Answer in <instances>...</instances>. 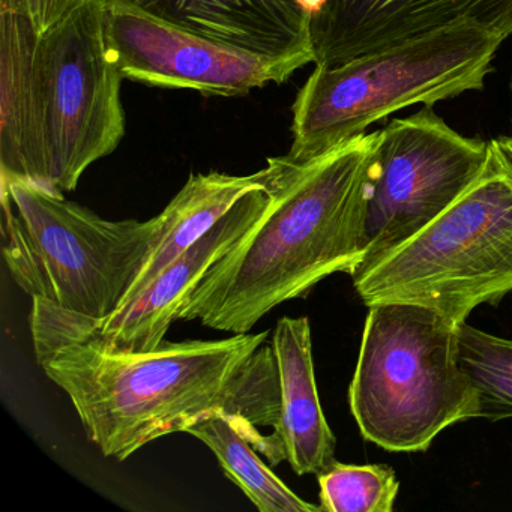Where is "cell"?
Instances as JSON below:
<instances>
[{
  "label": "cell",
  "mask_w": 512,
  "mask_h": 512,
  "mask_svg": "<svg viewBox=\"0 0 512 512\" xmlns=\"http://www.w3.org/2000/svg\"><path fill=\"white\" fill-rule=\"evenodd\" d=\"M38 365L70 397L104 457L127 460L160 437L187 433L215 413L244 425L256 451L260 427L280 418L281 386L269 332L167 343L113 353L31 313Z\"/></svg>",
  "instance_id": "obj_1"
},
{
  "label": "cell",
  "mask_w": 512,
  "mask_h": 512,
  "mask_svg": "<svg viewBox=\"0 0 512 512\" xmlns=\"http://www.w3.org/2000/svg\"><path fill=\"white\" fill-rule=\"evenodd\" d=\"M379 131L308 161L269 158L265 214L208 269L176 320L247 334L283 302L361 262L368 175Z\"/></svg>",
  "instance_id": "obj_2"
},
{
  "label": "cell",
  "mask_w": 512,
  "mask_h": 512,
  "mask_svg": "<svg viewBox=\"0 0 512 512\" xmlns=\"http://www.w3.org/2000/svg\"><path fill=\"white\" fill-rule=\"evenodd\" d=\"M365 305L409 302L454 325L512 293V136L488 142L475 181L436 220L352 275Z\"/></svg>",
  "instance_id": "obj_3"
},
{
  "label": "cell",
  "mask_w": 512,
  "mask_h": 512,
  "mask_svg": "<svg viewBox=\"0 0 512 512\" xmlns=\"http://www.w3.org/2000/svg\"><path fill=\"white\" fill-rule=\"evenodd\" d=\"M503 41L496 32L461 22L337 67L316 65L293 103L287 157L311 160L398 110L481 91Z\"/></svg>",
  "instance_id": "obj_4"
},
{
  "label": "cell",
  "mask_w": 512,
  "mask_h": 512,
  "mask_svg": "<svg viewBox=\"0 0 512 512\" xmlns=\"http://www.w3.org/2000/svg\"><path fill=\"white\" fill-rule=\"evenodd\" d=\"M458 325L409 302L368 305L349 406L362 437L389 452H424L479 418L458 352Z\"/></svg>",
  "instance_id": "obj_5"
},
{
  "label": "cell",
  "mask_w": 512,
  "mask_h": 512,
  "mask_svg": "<svg viewBox=\"0 0 512 512\" xmlns=\"http://www.w3.org/2000/svg\"><path fill=\"white\" fill-rule=\"evenodd\" d=\"M157 217L107 221L26 179L2 181L4 257L31 298L82 316L115 313L142 271L157 235Z\"/></svg>",
  "instance_id": "obj_6"
},
{
  "label": "cell",
  "mask_w": 512,
  "mask_h": 512,
  "mask_svg": "<svg viewBox=\"0 0 512 512\" xmlns=\"http://www.w3.org/2000/svg\"><path fill=\"white\" fill-rule=\"evenodd\" d=\"M106 0H80L38 37L35 77L47 151V188L70 193L125 136L122 77L107 41Z\"/></svg>",
  "instance_id": "obj_7"
},
{
  "label": "cell",
  "mask_w": 512,
  "mask_h": 512,
  "mask_svg": "<svg viewBox=\"0 0 512 512\" xmlns=\"http://www.w3.org/2000/svg\"><path fill=\"white\" fill-rule=\"evenodd\" d=\"M487 154L488 142L452 130L433 106L379 130L368 175L361 262L353 274L436 220L475 181Z\"/></svg>",
  "instance_id": "obj_8"
},
{
  "label": "cell",
  "mask_w": 512,
  "mask_h": 512,
  "mask_svg": "<svg viewBox=\"0 0 512 512\" xmlns=\"http://www.w3.org/2000/svg\"><path fill=\"white\" fill-rule=\"evenodd\" d=\"M107 41L124 79L206 97H244L316 61L310 53L274 56L226 46L112 5Z\"/></svg>",
  "instance_id": "obj_9"
},
{
  "label": "cell",
  "mask_w": 512,
  "mask_h": 512,
  "mask_svg": "<svg viewBox=\"0 0 512 512\" xmlns=\"http://www.w3.org/2000/svg\"><path fill=\"white\" fill-rule=\"evenodd\" d=\"M268 188L242 197L206 235L163 269L133 301L104 317L82 316L44 298H32L40 313L68 334L113 353L151 352L163 344L182 301L208 269L265 214Z\"/></svg>",
  "instance_id": "obj_10"
},
{
  "label": "cell",
  "mask_w": 512,
  "mask_h": 512,
  "mask_svg": "<svg viewBox=\"0 0 512 512\" xmlns=\"http://www.w3.org/2000/svg\"><path fill=\"white\" fill-rule=\"evenodd\" d=\"M461 22L512 35V0H323L311 14L314 64L337 67Z\"/></svg>",
  "instance_id": "obj_11"
},
{
  "label": "cell",
  "mask_w": 512,
  "mask_h": 512,
  "mask_svg": "<svg viewBox=\"0 0 512 512\" xmlns=\"http://www.w3.org/2000/svg\"><path fill=\"white\" fill-rule=\"evenodd\" d=\"M226 46L286 56L314 55L311 14L301 0H106ZM316 59V56H314Z\"/></svg>",
  "instance_id": "obj_12"
},
{
  "label": "cell",
  "mask_w": 512,
  "mask_h": 512,
  "mask_svg": "<svg viewBox=\"0 0 512 512\" xmlns=\"http://www.w3.org/2000/svg\"><path fill=\"white\" fill-rule=\"evenodd\" d=\"M272 346L280 371V418L259 452L274 466L287 461L298 475L319 476L337 461V439L320 404L307 317H283Z\"/></svg>",
  "instance_id": "obj_13"
},
{
  "label": "cell",
  "mask_w": 512,
  "mask_h": 512,
  "mask_svg": "<svg viewBox=\"0 0 512 512\" xmlns=\"http://www.w3.org/2000/svg\"><path fill=\"white\" fill-rule=\"evenodd\" d=\"M37 29L26 14H0V181L47 185L46 134L35 77Z\"/></svg>",
  "instance_id": "obj_14"
},
{
  "label": "cell",
  "mask_w": 512,
  "mask_h": 512,
  "mask_svg": "<svg viewBox=\"0 0 512 512\" xmlns=\"http://www.w3.org/2000/svg\"><path fill=\"white\" fill-rule=\"evenodd\" d=\"M269 179V166L248 176L218 172L191 175L175 199L158 215L160 224L148 259L122 305L133 301L166 266L206 235L242 197L251 191L266 190Z\"/></svg>",
  "instance_id": "obj_15"
},
{
  "label": "cell",
  "mask_w": 512,
  "mask_h": 512,
  "mask_svg": "<svg viewBox=\"0 0 512 512\" xmlns=\"http://www.w3.org/2000/svg\"><path fill=\"white\" fill-rule=\"evenodd\" d=\"M188 434L211 448L227 478L232 479L248 499L262 512H319L296 496L283 481L260 460L244 425L224 413H215L188 428Z\"/></svg>",
  "instance_id": "obj_16"
},
{
  "label": "cell",
  "mask_w": 512,
  "mask_h": 512,
  "mask_svg": "<svg viewBox=\"0 0 512 512\" xmlns=\"http://www.w3.org/2000/svg\"><path fill=\"white\" fill-rule=\"evenodd\" d=\"M460 362L479 400V418L512 419V340L467 322L457 328Z\"/></svg>",
  "instance_id": "obj_17"
},
{
  "label": "cell",
  "mask_w": 512,
  "mask_h": 512,
  "mask_svg": "<svg viewBox=\"0 0 512 512\" xmlns=\"http://www.w3.org/2000/svg\"><path fill=\"white\" fill-rule=\"evenodd\" d=\"M320 508L328 512H392L400 482L386 464L335 461L317 476Z\"/></svg>",
  "instance_id": "obj_18"
},
{
  "label": "cell",
  "mask_w": 512,
  "mask_h": 512,
  "mask_svg": "<svg viewBox=\"0 0 512 512\" xmlns=\"http://www.w3.org/2000/svg\"><path fill=\"white\" fill-rule=\"evenodd\" d=\"M0 14H26L29 16V0H0Z\"/></svg>",
  "instance_id": "obj_19"
},
{
  "label": "cell",
  "mask_w": 512,
  "mask_h": 512,
  "mask_svg": "<svg viewBox=\"0 0 512 512\" xmlns=\"http://www.w3.org/2000/svg\"><path fill=\"white\" fill-rule=\"evenodd\" d=\"M511 89H512V83H511Z\"/></svg>",
  "instance_id": "obj_20"
}]
</instances>
